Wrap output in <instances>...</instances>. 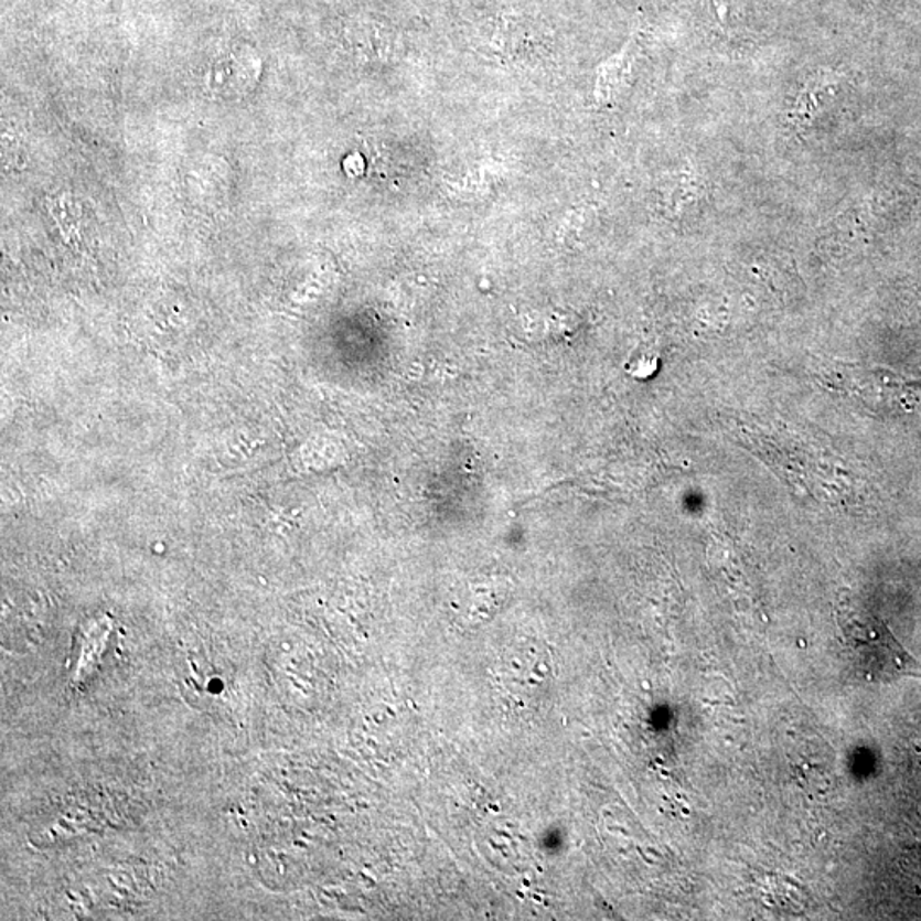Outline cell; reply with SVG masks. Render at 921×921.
Instances as JSON below:
<instances>
[{
  "label": "cell",
  "instance_id": "1",
  "mask_svg": "<svg viewBox=\"0 0 921 921\" xmlns=\"http://www.w3.org/2000/svg\"><path fill=\"white\" fill-rule=\"evenodd\" d=\"M846 655L870 683H896L904 677L921 679V664L902 647L886 627L857 611L839 613Z\"/></svg>",
  "mask_w": 921,
  "mask_h": 921
},
{
  "label": "cell",
  "instance_id": "4",
  "mask_svg": "<svg viewBox=\"0 0 921 921\" xmlns=\"http://www.w3.org/2000/svg\"><path fill=\"white\" fill-rule=\"evenodd\" d=\"M901 865L902 870L913 880L914 888H918L921 895V845L911 848L902 858Z\"/></svg>",
  "mask_w": 921,
  "mask_h": 921
},
{
  "label": "cell",
  "instance_id": "2",
  "mask_svg": "<svg viewBox=\"0 0 921 921\" xmlns=\"http://www.w3.org/2000/svg\"><path fill=\"white\" fill-rule=\"evenodd\" d=\"M842 81V74L833 71H820L814 74L807 83L802 86L797 99H795L794 108L790 109V120L794 121L797 127H805L811 124L821 106H823V98L832 95L833 90L838 87Z\"/></svg>",
  "mask_w": 921,
  "mask_h": 921
},
{
  "label": "cell",
  "instance_id": "5",
  "mask_svg": "<svg viewBox=\"0 0 921 921\" xmlns=\"http://www.w3.org/2000/svg\"><path fill=\"white\" fill-rule=\"evenodd\" d=\"M655 365H657V362H655L654 357L645 358L642 355V357H640L639 361L632 362V364H630V373H632L633 376L636 377H647L651 376L652 373H654Z\"/></svg>",
  "mask_w": 921,
  "mask_h": 921
},
{
  "label": "cell",
  "instance_id": "3",
  "mask_svg": "<svg viewBox=\"0 0 921 921\" xmlns=\"http://www.w3.org/2000/svg\"><path fill=\"white\" fill-rule=\"evenodd\" d=\"M632 62L633 45H630L629 49L599 68L598 84H596V95H598L599 101L610 103L620 93L621 87L629 79Z\"/></svg>",
  "mask_w": 921,
  "mask_h": 921
}]
</instances>
